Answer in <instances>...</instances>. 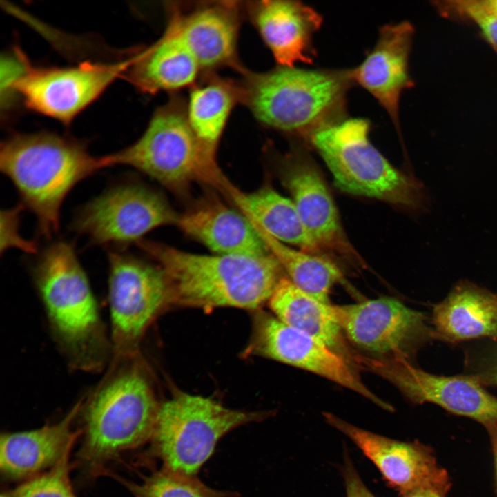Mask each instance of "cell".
<instances>
[{"instance_id": "6da1fadb", "label": "cell", "mask_w": 497, "mask_h": 497, "mask_svg": "<svg viewBox=\"0 0 497 497\" xmlns=\"http://www.w3.org/2000/svg\"><path fill=\"white\" fill-rule=\"evenodd\" d=\"M31 275L49 330L67 365L104 371L113 356L109 331L73 246L58 241L46 247Z\"/></svg>"}, {"instance_id": "7a4b0ae2", "label": "cell", "mask_w": 497, "mask_h": 497, "mask_svg": "<svg viewBox=\"0 0 497 497\" xmlns=\"http://www.w3.org/2000/svg\"><path fill=\"white\" fill-rule=\"evenodd\" d=\"M104 371L80 411L79 455L92 467L150 441L160 405L139 353L113 357Z\"/></svg>"}, {"instance_id": "3957f363", "label": "cell", "mask_w": 497, "mask_h": 497, "mask_svg": "<svg viewBox=\"0 0 497 497\" xmlns=\"http://www.w3.org/2000/svg\"><path fill=\"white\" fill-rule=\"evenodd\" d=\"M137 244L164 273L170 299L182 304L257 309L269 300L283 277V269L271 253L209 255L150 240Z\"/></svg>"}, {"instance_id": "277c9868", "label": "cell", "mask_w": 497, "mask_h": 497, "mask_svg": "<svg viewBox=\"0 0 497 497\" xmlns=\"http://www.w3.org/2000/svg\"><path fill=\"white\" fill-rule=\"evenodd\" d=\"M0 168L16 188L21 205L50 237L59 228L62 204L80 182L105 168L86 144L50 132L17 133L1 144Z\"/></svg>"}, {"instance_id": "5b68a950", "label": "cell", "mask_w": 497, "mask_h": 497, "mask_svg": "<svg viewBox=\"0 0 497 497\" xmlns=\"http://www.w3.org/2000/svg\"><path fill=\"white\" fill-rule=\"evenodd\" d=\"M241 103L266 127L304 137L345 117L351 69H306L279 66L263 72L245 70Z\"/></svg>"}, {"instance_id": "8992f818", "label": "cell", "mask_w": 497, "mask_h": 497, "mask_svg": "<svg viewBox=\"0 0 497 497\" xmlns=\"http://www.w3.org/2000/svg\"><path fill=\"white\" fill-rule=\"evenodd\" d=\"M216 150L198 139L188 122L186 103L173 97L155 110L137 141L102 157L105 168L131 166L177 193L197 182L224 194L229 181L218 166Z\"/></svg>"}, {"instance_id": "52a82bcc", "label": "cell", "mask_w": 497, "mask_h": 497, "mask_svg": "<svg viewBox=\"0 0 497 497\" xmlns=\"http://www.w3.org/2000/svg\"><path fill=\"white\" fill-rule=\"evenodd\" d=\"M370 121L344 117L313 133L309 141L318 151L345 193L378 199L410 209L425 202L422 184L393 167L369 139Z\"/></svg>"}, {"instance_id": "ba28073f", "label": "cell", "mask_w": 497, "mask_h": 497, "mask_svg": "<svg viewBox=\"0 0 497 497\" xmlns=\"http://www.w3.org/2000/svg\"><path fill=\"white\" fill-rule=\"evenodd\" d=\"M269 415L232 409L210 398L179 392L160 404L150 441L164 469L195 476L222 437Z\"/></svg>"}, {"instance_id": "9c48e42d", "label": "cell", "mask_w": 497, "mask_h": 497, "mask_svg": "<svg viewBox=\"0 0 497 497\" xmlns=\"http://www.w3.org/2000/svg\"><path fill=\"white\" fill-rule=\"evenodd\" d=\"M108 295L113 357L139 353L146 331L170 300L159 266L121 251L108 252Z\"/></svg>"}, {"instance_id": "30bf717a", "label": "cell", "mask_w": 497, "mask_h": 497, "mask_svg": "<svg viewBox=\"0 0 497 497\" xmlns=\"http://www.w3.org/2000/svg\"><path fill=\"white\" fill-rule=\"evenodd\" d=\"M178 215L158 193L125 182L108 188L83 205L72 228L98 245L137 243L155 228L177 224Z\"/></svg>"}, {"instance_id": "8fae6325", "label": "cell", "mask_w": 497, "mask_h": 497, "mask_svg": "<svg viewBox=\"0 0 497 497\" xmlns=\"http://www.w3.org/2000/svg\"><path fill=\"white\" fill-rule=\"evenodd\" d=\"M131 61L130 57L114 63L85 61L68 67H34L28 61L13 92L32 110L68 124L123 77Z\"/></svg>"}, {"instance_id": "7c38bea8", "label": "cell", "mask_w": 497, "mask_h": 497, "mask_svg": "<svg viewBox=\"0 0 497 497\" xmlns=\"http://www.w3.org/2000/svg\"><path fill=\"white\" fill-rule=\"evenodd\" d=\"M347 338L359 347L382 356L409 361L434 338L421 312L398 300L380 298L353 304L331 305Z\"/></svg>"}, {"instance_id": "4fadbf2b", "label": "cell", "mask_w": 497, "mask_h": 497, "mask_svg": "<svg viewBox=\"0 0 497 497\" xmlns=\"http://www.w3.org/2000/svg\"><path fill=\"white\" fill-rule=\"evenodd\" d=\"M358 364L391 382L413 403L436 404L453 414L471 418L485 427L497 425V397L471 376L434 375L407 360L362 355L359 356Z\"/></svg>"}, {"instance_id": "5bb4252c", "label": "cell", "mask_w": 497, "mask_h": 497, "mask_svg": "<svg viewBox=\"0 0 497 497\" xmlns=\"http://www.w3.org/2000/svg\"><path fill=\"white\" fill-rule=\"evenodd\" d=\"M257 354L324 377L353 391L387 411L392 406L369 390L342 356L312 336L294 329L277 317L259 313L248 347Z\"/></svg>"}, {"instance_id": "9a60e30c", "label": "cell", "mask_w": 497, "mask_h": 497, "mask_svg": "<svg viewBox=\"0 0 497 497\" xmlns=\"http://www.w3.org/2000/svg\"><path fill=\"white\" fill-rule=\"evenodd\" d=\"M326 421L349 437L377 467L387 483L402 495L420 487L448 492L447 471L436 461L431 448L419 442H402L355 427L331 413Z\"/></svg>"}, {"instance_id": "2e32d148", "label": "cell", "mask_w": 497, "mask_h": 497, "mask_svg": "<svg viewBox=\"0 0 497 497\" xmlns=\"http://www.w3.org/2000/svg\"><path fill=\"white\" fill-rule=\"evenodd\" d=\"M239 2L206 1L190 6H168V20L198 62L210 73L230 67L242 74L246 70L237 55L240 23Z\"/></svg>"}, {"instance_id": "e0dca14e", "label": "cell", "mask_w": 497, "mask_h": 497, "mask_svg": "<svg viewBox=\"0 0 497 497\" xmlns=\"http://www.w3.org/2000/svg\"><path fill=\"white\" fill-rule=\"evenodd\" d=\"M245 7L251 22L279 66L313 62V37L323 21L316 10L289 0L250 1Z\"/></svg>"}, {"instance_id": "ac0fdd59", "label": "cell", "mask_w": 497, "mask_h": 497, "mask_svg": "<svg viewBox=\"0 0 497 497\" xmlns=\"http://www.w3.org/2000/svg\"><path fill=\"white\" fill-rule=\"evenodd\" d=\"M412 34L407 22L382 26L373 48L360 65L351 69L354 84L379 102L398 129L400 96L412 85L408 64Z\"/></svg>"}, {"instance_id": "d6986e66", "label": "cell", "mask_w": 497, "mask_h": 497, "mask_svg": "<svg viewBox=\"0 0 497 497\" xmlns=\"http://www.w3.org/2000/svg\"><path fill=\"white\" fill-rule=\"evenodd\" d=\"M289 160L283 182L313 243L318 250L357 256L343 233L335 204L315 166L300 153Z\"/></svg>"}, {"instance_id": "ffe728a7", "label": "cell", "mask_w": 497, "mask_h": 497, "mask_svg": "<svg viewBox=\"0 0 497 497\" xmlns=\"http://www.w3.org/2000/svg\"><path fill=\"white\" fill-rule=\"evenodd\" d=\"M82 398L59 421L31 430L7 432L0 438V470L8 479H29L53 467L82 433L73 425Z\"/></svg>"}, {"instance_id": "44dd1931", "label": "cell", "mask_w": 497, "mask_h": 497, "mask_svg": "<svg viewBox=\"0 0 497 497\" xmlns=\"http://www.w3.org/2000/svg\"><path fill=\"white\" fill-rule=\"evenodd\" d=\"M176 225L218 255L260 256L270 253L248 217L215 195L204 196L179 215Z\"/></svg>"}, {"instance_id": "7402d4cb", "label": "cell", "mask_w": 497, "mask_h": 497, "mask_svg": "<svg viewBox=\"0 0 497 497\" xmlns=\"http://www.w3.org/2000/svg\"><path fill=\"white\" fill-rule=\"evenodd\" d=\"M123 77L148 94L193 86L202 70L175 28L167 23L162 36L132 55Z\"/></svg>"}, {"instance_id": "603a6c76", "label": "cell", "mask_w": 497, "mask_h": 497, "mask_svg": "<svg viewBox=\"0 0 497 497\" xmlns=\"http://www.w3.org/2000/svg\"><path fill=\"white\" fill-rule=\"evenodd\" d=\"M431 324L434 338L446 342L496 341L497 295L472 282H460L434 306Z\"/></svg>"}, {"instance_id": "cb8c5ba5", "label": "cell", "mask_w": 497, "mask_h": 497, "mask_svg": "<svg viewBox=\"0 0 497 497\" xmlns=\"http://www.w3.org/2000/svg\"><path fill=\"white\" fill-rule=\"evenodd\" d=\"M277 318L284 324L320 340L354 364L355 352L347 344L330 304L306 293L283 277L269 300Z\"/></svg>"}, {"instance_id": "d4e9b609", "label": "cell", "mask_w": 497, "mask_h": 497, "mask_svg": "<svg viewBox=\"0 0 497 497\" xmlns=\"http://www.w3.org/2000/svg\"><path fill=\"white\" fill-rule=\"evenodd\" d=\"M225 195L277 240L297 246L307 253L318 250L308 235L293 200L272 187L264 186L252 193H244L229 182Z\"/></svg>"}, {"instance_id": "484cf974", "label": "cell", "mask_w": 497, "mask_h": 497, "mask_svg": "<svg viewBox=\"0 0 497 497\" xmlns=\"http://www.w3.org/2000/svg\"><path fill=\"white\" fill-rule=\"evenodd\" d=\"M241 103L240 83L206 73L190 91L186 115L193 132L206 146L217 150L233 109Z\"/></svg>"}, {"instance_id": "4316f807", "label": "cell", "mask_w": 497, "mask_h": 497, "mask_svg": "<svg viewBox=\"0 0 497 497\" xmlns=\"http://www.w3.org/2000/svg\"><path fill=\"white\" fill-rule=\"evenodd\" d=\"M248 218L291 282L313 298L329 304L330 290L342 277L338 266L324 257L291 248L273 237L255 220Z\"/></svg>"}, {"instance_id": "83f0119b", "label": "cell", "mask_w": 497, "mask_h": 497, "mask_svg": "<svg viewBox=\"0 0 497 497\" xmlns=\"http://www.w3.org/2000/svg\"><path fill=\"white\" fill-rule=\"evenodd\" d=\"M135 497H233V494L213 489L195 476L168 469L155 471L139 484L128 485Z\"/></svg>"}, {"instance_id": "f1b7e54d", "label": "cell", "mask_w": 497, "mask_h": 497, "mask_svg": "<svg viewBox=\"0 0 497 497\" xmlns=\"http://www.w3.org/2000/svg\"><path fill=\"white\" fill-rule=\"evenodd\" d=\"M73 447L50 469L26 480L8 493L10 497H77L70 476Z\"/></svg>"}, {"instance_id": "f546056e", "label": "cell", "mask_w": 497, "mask_h": 497, "mask_svg": "<svg viewBox=\"0 0 497 497\" xmlns=\"http://www.w3.org/2000/svg\"><path fill=\"white\" fill-rule=\"evenodd\" d=\"M452 7L462 16L471 20L497 50V12L485 0L451 1Z\"/></svg>"}, {"instance_id": "4dcf8cb0", "label": "cell", "mask_w": 497, "mask_h": 497, "mask_svg": "<svg viewBox=\"0 0 497 497\" xmlns=\"http://www.w3.org/2000/svg\"><path fill=\"white\" fill-rule=\"evenodd\" d=\"M24 207L17 205L1 210V253L11 248H19L28 253H37L36 244L23 237L20 234V213Z\"/></svg>"}, {"instance_id": "1f68e13d", "label": "cell", "mask_w": 497, "mask_h": 497, "mask_svg": "<svg viewBox=\"0 0 497 497\" xmlns=\"http://www.w3.org/2000/svg\"><path fill=\"white\" fill-rule=\"evenodd\" d=\"M469 374L483 386L497 387V340L469 353Z\"/></svg>"}, {"instance_id": "d6a6232c", "label": "cell", "mask_w": 497, "mask_h": 497, "mask_svg": "<svg viewBox=\"0 0 497 497\" xmlns=\"http://www.w3.org/2000/svg\"><path fill=\"white\" fill-rule=\"evenodd\" d=\"M342 473L347 497H376L362 482L347 453L344 454Z\"/></svg>"}, {"instance_id": "836d02e7", "label": "cell", "mask_w": 497, "mask_h": 497, "mask_svg": "<svg viewBox=\"0 0 497 497\" xmlns=\"http://www.w3.org/2000/svg\"><path fill=\"white\" fill-rule=\"evenodd\" d=\"M447 492L435 487H420L402 495L401 497H445Z\"/></svg>"}, {"instance_id": "e575fe53", "label": "cell", "mask_w": 497, "mask_h": 497, "mask_svg": "<svg viewBox=\"0 0 497 497\" xmlns=\"http://www.w3.org/2000/svg\"><path fill=\"white\" fill-rule=\"evenodd\" d=\"M490 438L494 467V486L497 494V425L485 427Z\"/></svg>"}, {"instance_id": "d590c367", "label": "cell", "mask_w": 497, "mask_h": 497, "mask_svg": "<svg viewBox=\"0 0 497 497\" xmlns=\"http://www.w3.org/2000/svg\"><path fill=\"white\" fill-rule=\"evenodd\" d=\"M487 3L497 12V0H485Z\"/></svg>"}, {"instance_id": "8d00e7d4", "label": "cell", "mask_w": 497, "mask_h": 497, "mask_svg": "<svg viewBox=\"0 0 497 497\" xmlns=\"http://www.w3.org/2000/svg\"><path fill=\"white\" fill-rule=\"evenodd\" d=\"M0 497H10L8 493L1 494Z\"/></svg>"}]
</instances>
